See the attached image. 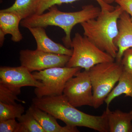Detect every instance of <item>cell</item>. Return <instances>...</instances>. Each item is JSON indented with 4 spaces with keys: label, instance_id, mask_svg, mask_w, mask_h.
Listing matches in <instances>:
<instances>
[{
    "label": "cell",
    "instance_id": "cell-10",
    "mask_svg": "<svg viewBox=\"0 0 132 132\" xmlns=\"http://www.w3.org/2000/svg\"><path fill=\"white\" fill-rule=\"evenodd\" d=\"M118 35L114 42L118 47L116 62L120 63L125 50L132 47V21L130 15L124 11L118 20Z\"/></svg>",
    "mask_w": 132,
    "mask_h": 132
},
{
    "label": "cell",
    "instance_id": "cell-20",
    "mask_svg": "<svg viewBox=\"0 0 132 132\" xmlns=\"http://www.w3.org/2000/svg\"><path fill=\"white\" fill-rule=\"evenodd\" d=\"M15 101L22 103H26L24 101L20 100L16 94L6 87L4 85L0 84V102L7 104H16Z\"/></svg>",
    "mask_w": 132,
    "mask_h": 132
},
{
    "label": "cell",
    "instance_id": "cell-21",
    "mask_svg": "<svg viewBox=\"0 0 132 132\" xmlns=\"http://www.w3.org/2000/svg\"><path fill=\"white\" fill-rule=\"evenodd\" d=\"M0 132H22L21 126L15 119L0 121Z\"/></svg>",
    "mask_w": 132,
    "mask_h": 132
},
{
    "label": "cell",
    "instance_id": "cell-24",
    "mask_svg": "<svg viewBox=\"0 0 132 132\" xmlns=\"http://www.w3.org/2000/svg\"><path fill=\"white\" fill-rule=\"evenodd\" d=\"M6 35L2 31L0 30V46L1 47L3 46L5 40V36Z\"/></svg>",
    "mask_w": 132,
    "mask_h": 132
},
{
    "label": "cell",
    "instance_id": "cell-12",
    "mask_svg": "<svg viewBox=\"0 0 132 132\" xmlns=\"http://www.w3.org/2000/svg\"><path fill=\"white\" fill-rule=\"evenodd\" d=\"M45 132H78L77 127L66 125L62 127L57 122L56 118L47 112L36 106L34 104L28 108Z\"/></svg>",
    "mask_w": 132,
    "mask_h": 132
},
{
    "label": "cell",
    "instance_id": "cell-15",
    "mask_svg": "<svg viewBox=\"0 0 132 132\" xmlns=\"http://www.w3.org/2000/svg\"><path fill=\"white\" fill-rule=\"evenodd\" d=\"M118 85L113 88L105 100L107 106L116 97L122 94L132 98V73L123 70Z\"/></svg>",
    "mask_w": 132,
    "mask_h": 132
},
{
    "label": "cell",
    "instance_id": "cell-1",
    "mask_svg": "<svg viewBox=\"0 0 132 132\" xmlns=\"http://www.w3.org/2000/svg\"><path fill=\"white\" fill-rule=\"evenodd\" d=\"M32 102L36 106L62 121L66 125L83 127L100 132H109L105 111L100 116L83 112L71 105L63 94L54 97H36L33 98Z\"/></svg>",
    "mask_w": 132,
    "mask_h": 132
},
{
    "label": "cell",
    "instance_id": "cell-9",
    "mask_svg": "<svg viewBox=\"0 0 132 132\" xmlns=\"http://www.w3.org/2000/svg\"><path fill=\"white\" fill-rule=\"evenodd\" d=\"M0 84L18 95L24 87L40 88L43 84L34 78L32 73L25 67L1 66L0 67Z\"/></svg>",
    "mask_w": 132,
    "mask_h": 132
},
{
    "label": "cell",
    "instance_id": "cell-16",
    "mask_svg": "<svg viewBox=\"0 0 132 132\" xmlns=\"http://www.w3.org/2000/svg\"><path fill=\"white\" fill-rule=\"evenodd\" d=\"M40 1L15 0L11 7L1 11L14 13L24 20L36 14Z\"/></svg>",
    "mask_w": 132,
    "mask_h": 132
},
{
    "label": "cell",
    "instance_id": "cell-17",
    "mask_svg": "<svg viewBox=\"0 0 132 132\" xmlns=\"http://www.w3.org/2000/svg\"><path fill=\"white\" fill-rule=\"evenodd\" d=\"M79 0H40L39 6L35 14L40 15L44 13L46 10L54 5H61L64 3H71ZM101 7V10L113 11L115 9L113 6L107 4L102 0H95Z\"/></svg>",
    "mask_w": 132,
    "mask_h": 132
},
{
    "label": "cell",
    "instance_id": "cell-4",
    "mask_svg": "<svg viewBox=\"0 0 132 132\" xmlns=\"http://www.w3.org/2000/svg\"><path fill=\"white\" fill-rule=\"evenodd\" d=\"M123 68L114 61L95 65L89 70L93 93V107L100 108L119 81Z\"/></svg>",
    "mask_w": 132,
    "mask_h": 132
},
{
    "label": "cell",
    "instance_id": "cell-25",
    "mask_svg": "<svg viewBox=\"0 0 132 132\" xmlns=\"http://www.w3.org/2000/svg\"><path fill=\"white\" fill-rule=\"evenodd\" d=\"M102 1L108 4L111 5L112 3L115 2V0H102Z\"/></svg>",
    "mask_w": 132,
    "mask_h": 132
},
{
    "label": "cell",
    "instance_id": "cell-6",
    "mask_svg": "<svg viewBox=\"0 0 132 132\" xmlns=\"http://www.w3.org/2000/svg\"><path fill=\"white\" fill-rule=\"evenodd\" d=\"M81 69L56 67L33 72L32 74L34 78L43 85L42 87L35 89L36 97H54L63 94L67 82Z\"/></svg>",
    "mask_w": 132,
    "mask_h": 132
},
{
    "label": "cell",
    "instance_id": "cell-26",
    "mask_svg": "<svg viewBox=\"0 0 132 132\" xmlns=\"http://www.w3.org/2000/svg\"><path fill=\"white\" fill-rule=\"evenodd\" d=\"M2 1V0H1V1Z\"/></svg>",
    "mask_w": 132,
    "mask_h": 132
},
{
    "label": "cell",
    "instance_id": "cell-2",
    "mask_svg": "<svg viewBox=\"0 0 132 132\" xmlns=\"http://www.w3.org/2000/svg\"><path fill=\"white\" fill-rule=\"evenodd\" d=\"M48 10V11L46 13L35 14L22 20L21 26L27 29L36 27L46 28L49 26L59 27L65 32V36L62 40L65 47L68 48H71L72 40L71 34L74 27L78 24L95 19L101 12L100 8L92 5L83 6L81 10L76 12H62L56 5Z\"/></svg>",
    "mask_w": 132,
    "mask_h": 132
},
{
    "label": "cell",
    "instance_id": "cell-7",
    "mask_svg": "<svg viewBox=\"0 0 132 132\" xmlns=\"http://www.w3.org/2000/svg\"><path fill=\"white\" fill-rule=\"evenodd\" d=\"M63 94L75 107H93V93L89 71L78 72L66 83Z\"/></svg>",
    "mask_w": 132,
    "mask_h": 132
},
{
    "label": "cell",
    "instance_id": "cell-19",
    "mask_svg": "<svg viewBox=\"0 0 132 132\" xmlns=\"http://www.w3.org/2000/svg\"><path fill=\"white\" fill-rule=\"evenodd\" d=\"M17 119L21 126L22 132H45L29 109L26 114Z\"/></svg>",
    "mask_w": 132,
    "mask_h": 132
},
{
    "label": "cell",
    "instance_id": "cell-8",
    "mask_svg": "<svg viewBox=\"0 0 132 132\" xmlns=\"http://www.w3.org/2000/svg\"><path fill=\"white\" fill-rule=\"evenodd\" d=\"M71 56L47 53L36 49L22 50L20 52L21 65L29 72L42 71L56 67H65Z\"/></svg>",
    "mask_w": 132,
    "mask_h": 132
},
{
    "label": "cell",
    "instance_id": "cell-22",
    "mask_svg": "<svg viewBox=\"0 0 132 132\" xmlns=\"http://www.w3.org/2000/svg\"><path fill=\"white\" fill-rule=\"evenodd\" d=\"M120 64L123 70L132 73V47L125 50Z\"/></svg>",
    "mask_w": 132,
    "mask_h": 132
},
{
    "label": "cell",
    "instance_id": "cell-3",
    "mask_svg": "<svg viewBox=\"0 0 132 132\" xmlns=\"http://www.w3.org/2000/svg\"><path fill=\"white\" fill-rule=\"evenodd\" d=\"M124 10L118 5L113 11L101 10L95 19L80 24L83 35L96 46L115 59L118 47L114 40L118 35V20Z\"/></svg>",
    "mask_w": 132,
    "mask_h": 132
},
{
    "label": "cell",
    "instance_id": "cell-13",
    "mask_svg": "<svg viewBox=\"0 0 132 132\" xmlns=\"http://www.w3.org/2000/svg\"><path fill=\"white\" fill-rule=\"evenodd\" d=\"M110 132H132V111L124 112L117 110L111 111L107 106L105 111Z\"/></svg>",
    "mask_w": 132,
    "mask_h": 132
},
{
    "label": "cell",
    "instance_id": "cell-11",
    "mask_svg": "<svg viewBox=\"0 0 132 132\" xmlns=\"http://www.w3.org/2000/svg\"><path fill=\"white\" fill-rule=\"evenodd\" d=\"M28 29L35 39L37 45L36 49L47 53L72 56V49L52 40L47 35L44 28L36 27Z\"/></svg>",
    "mask_w": 132,
    "mask_h": 132
},
{
    "label": "cell",
    "instance_id": "cell-14",
    "mask_svg": "<svg viewBox=\"0 0 132 132\" xmlns=\"http://www.w3.org/2000/svg\"><path fill=\"white\" fill-rule=\"evenodd\" d=\"M21 20L14 13L0 11V30L6 35H11V40L13 42H20L23 39L19 27Z\"/></svg>",
    "mask_w": 132,
    "mask_h": 132
},
{
    "label": "cell",
    "instance_id": "cell-23",
    "mask_svg": "<svg viewBox=\"0 0 132 132\" xmlns=\"http://www.w3.org/2000/svg\"><path fill=\"white\" fill-rule=\"evenodd\" d=\"M115 2L130 15L132 21V0H115Z\"/></svg>",
    "mask_w": 132,
    "mask_h": 132
},
{
    "label": "cell",
    "instance_id": "cell-5",
    "mask_svg": "<svg viewBox=\"0 0 132 132\" xmlns=\"http://www.w3.org/2000/svg\"><path fill=\"white\" fill-rule=\"evenodd\" d=\"M71 48L73 53L65 67H80L89 71L101 63L114 61V59L96 46L86 36L76 33L72 40Z\"/></svg>",
    "mask_w": 132,
    "mask_h": 132
},
{
    "label": "cell",
    "instance_id": "cell-18",
    "mask_svg": "<svg viewBox=\"0 0 132 132\" xmlns=\"http://www.w3.org/2000/svg\"><path fill=\"white\" fill-rule=\"evenodd\" d=\"M25 112L21 104H7L0 102V121L20 118Z\"/></svg>",
    "mask_w": 132,
    "mask_h": 132
}]
</instances>
